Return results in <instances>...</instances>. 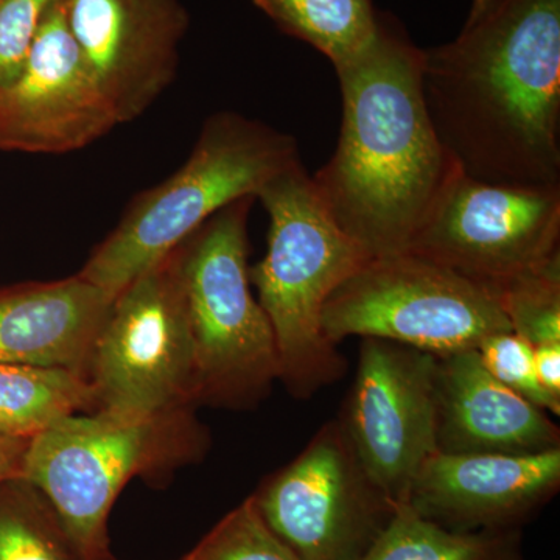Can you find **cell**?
Here are the masks:
<instances>
[{
	"instance_id": "6da1fadb",
	"label": "cell",
	"mask_w": 560,
	"mask_h": 560,
	"mask_svg": "<svg viewBox=\"0 0 560 560\" xmlns=\"http://www.w3.org/2000/svg\"><path fill=\"white\" fill-rule=\"evenodd\" d=\"M422 95L464 175L560 187V0H504L453 43L422 50Z\"/></svg>"
},
{
	"instance_id": "7a4b0ae2",
	"label": "cell",
	"mask_w": 560,
	"mask_h": 560,
	"mask_svg": "<svg viewBox=\"0 0 560 560\" xmlns=\"http://www.w3.org/2000/svg\"><path fill=\"white\" fill-rule=\"evenodd\" d=\"M342 120L337 150L313 186L368 259L407 253L458 175L427 113L422 49L381 13L377 33L335 68Z\"/></svg>"
},
{
	"instance_id": "3957f363",
	"label": "cell",
	"mask_w": 560,
	"mask_h": 560,
	"mask_svg": "<svg viewBox=\"0 0 560 560\" xmlns=\"http://www.w3.org/2000/svg\"><path fill=\"white\" fill-rule=\"evenodd\" d=\"M257 200L270 215V234L249 280L275 334L279 381L296 399H311L348 370L320 318L330 294L368 257L323 205L301 160L268 180Z\"/></svg>"
},
{
	"instance_id": "277c9868",
	"label": "cell",
	"mask_w": 560,
	"mask_h": 560,
	"mask_svg": "<svg viewBox=\"0 0 560 560\" xmlns=\"http://www.w3.org/2000/svg\"><path fill=\"white\" fill-rule=\"evenodd\" d=\"M296 161L293 136L232 110L213 114L186 164L131 201L80 278L116 296L219 210L242 198L257 200L261 187Z\"/></svg>"
},
{
	"instance_id": "5b68a950",
	"label": "cell",
	"mask_w": 560,
	"mask_h": 560,
	"mask_svg": "<svg viewBox=\"0 0 560 560\" xmlns=\"http://www.w3.org/2000/svg\"><path fill=\"white\" fill-rule=\"evenodd\" d=\"M205 448L189 410L161 416L81 412L32 436L18 480L47 501L81 560L108 555L106 525L136 475L165 469Z\"/></svg>"
},
{
	"instance_id": "8992f818",
	"label": "cell",
	"mask_w": 560,
	"mask_h": 560,
	"mask_svg": "<svg viewBox=\"0 0 560 560\" xmlns=\"http://www.w3.org/2000/svg\"><path fill=\"white\" fill-rule=\"evenodd\" d=\"M256 198L219 210L179 245L198 368V401L249 408L279 381L270 320L250 291L248 215Z\"/></svg>"
},
{
	"instance_id": "52a82bcc",
	"label": "cell",
	"mask_w": 560,
	"mask_h": 560,
	"mask_svg": "<svg viewBox=\"0 0 560 560\" xmlns=\"http://www.w3.org/2000/svg\"><path fill=\"white\" fill-rule=\"evenodd\" d=\"M320 324L335 346L377 338L436 357L512 330L493 291L408 250L364 261L330 294Z\"/></svg>"
},
{
	"instance_id": "ba28073f",
	"label": "cell",
	"mask_w": 560,
	"mask_h": 560,
	"mask_svg": "<svg viewBox=\"0 0 560 560\" xmlns=\"http://www.w3.org/2000/svg\"><path fill=\"white\" fill-rule=\"evenodd\" d=\"M88 377L98 410L150 418L189 410L198 400L179 246L116 294L92 349Z\"/></svg>"
},
{
	"instance_id": "9c48e42d",
	"label": "cell",
	"mask_w": 560,
	"mask_h": 560,
	"mask_svg": "<svg viewBox=\"0 0 560 560\" xmlns=\"http://www.w3.org/2000/svg\"><path fill=\"white\" fill-rule=\"evenodd\" d=\"M298 560H361L397 504L372 480L340 420L324 423L253 495Z\"/></svg>"
},
{
	"instance_id": "30bf717a",
	"label": "cell",
	"mask_w": 560,
	"mask_h": 560,
	"mask_svg": "<svg viewBox=\"0 0 560 560\" xmlns=\"http://www.w3.org/2000/svg\"><path fill=\"white\" fill-rule=\"evenodd\" d=\"M560 187L500 186L459 172L408 253L495 293L559 259Z\"/></svg>"
},
{
	"instance_id": "8fae6325",
	"label": "cell",
	"mask_w": 560,
	"mask_h": 560,
	"mask_svg": "<svg viewBox=\"0 0 560 560\" xmlns=\"http://www.w3.org/2000/svg\"><path fill=\"white\" fill-rule=\"evenodd\" d=\"M359 368L342 429L368 475L396 504L438 452V357L397 342L361 338Z\"/></svg>"
},
{
	"instance_id": "7c38bea8",
	"label": "cell",
	"mask_w": 560,
	"mask_h": 560,
	"mask_svg": "<svg viewBox=\"0 0 560 560\" xmlns=\"http://www.w3.org/2000/svg\"><path fill=\"white\" fill-rule=\"evenodd\" d=\"M117 125L69 31L65 0H57L40 21L21 72L0 88V149L69 153Z\"/></svg>"
},
{
	"instance_id": "4fadbf2b",
	"label": "cell",
	"mask_w": 560,
	"mask_h": 560,
	"mask_svg": "<svg viewBox=\"0 0 560 560\" xmlns=\"http://www.w3.org/2000/svg\"><path fill=\"white\" fill-rule=\"evenodd\" d=\"M65 13L119 125L138 119L175 79L187 28L179 0H65Z\"/></svg>"
},
{
	"instance_id": "5bb4252c",
	"label": "cell",
	"mask_w": 560,
	"mask_h": 560,
	"mask_svg": "<svg viewBox=\"0 0 560 560\" xmlns=\"http://www.w3.org/2000/svg\"><path fill=\"white\" fill-rule=\"evenodd\" d=\"M559 488L560 448L533 455L436 452L420 467L405 503L453 530H515Z\"/></svg>"
},
{
	"instance_id": "9a60e30c",
	"label": "cell",
	"mask_w": 560,
	"mask_h": 560,
	"mask_svg": "<svg viewBox=\"0 0 560 560\" xmlns=\"http://www.w3.org/2000/svg\"><path fill=\"white\" fill-rule=\"evenodd\" d=\"M436 405L438 452L533 455L560 448L559 427L547 411L493 378L477 349L438 357Z\"/></svg>"
},
{
	"instance_id": "2e32d148",
	"label": "cell",
	"mask_w": 560,
	"mask_h": 560,
	"mask_svg": "<svg viewBox=\"0 0 560 560\" xmlns=\"http://www.w3.org/2000/svg\"><path fill=\"white\" fill-rule=\"evenodd\" d=\"M114 298L79 275L0 291V363L88 374Z\"/></svg>"
},
{
	"instance_id": "e0dca14e",
	"label": "cell",
	"mask_w": 560,
	"mask_h": 560,
	"mask_svg": "<svg viewBox=\"0 0 560 560\" xmlns=\"http://www.w3.org/2000/svg\"><path fill=\"white\" fill-rule=\"evenodd\" d=\"M98 410L88 374L66 368L0 363V429L31 440L69 416Z\"/></svg>"
},
{
	"instance_id": "ac0fdd59",
	"label": "cell",
	"mask_w": 560,
	"mask_h": 560,
	"mask_svg": "<svg viewBox=\"0 0 560 560\" xmlns=\"http://www.w3.org/2000/svg\"><path fill=\"white\" fill-rule=\"evenodd\" d=\"M361 560H523L522 533L453 530L400 503Z\"/></svg>"
},
{
	"instance_id": "d6986e66",
	"label": "cell",
	"mask_w": 560,
	"mask_h": 560,
	"mask_svg": "<svg viewBox=\"0 0 560 560\" xmlns=\"http://www.w3.org/2000/svg\"><path fill=\"white\" fill-rule=\"evenodd\" d=\"M276 25L311 44L334 68L360 54L374 38L381 13L372 0H253Z\"/></svg>"
},
{
	"instance_id": "ffe728a7",
	"label": "cell",
	"mask_w": 560,
	"mask_h": 560,
	"mask_svg": "<svg viewBox=\"0 0 560 560\" xmlns=\"http://www.w3.org/2000/svg\"><path fill=\"white\" fill-rule=\"evenodd\" d=\"M0 560L81 558L47 501L31 488V495L0 493Z\"/></svg>"
},
{
	"instance_id": "44dd1931",
	"label": "cell",
	"mask_w": 560,
	"mask_h": 560,
	"mask_svg": "<svg viewBox=\"0 0 560 560\" xmlns=\"http://www.w3.org/2000/svg\"><path fill=\"white\" fill-rule=\"evenodd\" d=\"M512 331L534 349L560 346V257L495 291Z\"/></svg>"
},
{
	"instance_id": "7402d4cb",
	"label": "cell",
	"mask_w": 560,
	"mask_h": 560,
	"mask_svg": "<svg viewBox=\"0 0 560 560\" xmlns=\"http://www.w3.org/2000/svg\"><path fill=\"white\" fill-rule=\"evenodd\" d=\"M180 560H298L261 517L253 497L217 523Z\"/></svg>"
},
{
	"instance_id": "603a6c76",
	"label": "cell",
	"mask_w": 560,
	"mask_h": 560,
	"mask_svg": "<svg viewBox=\"0 0 560 560\" xmlns=\"http://www.w3.org/2000/svg\"><path fill=\"white\" fill-rule=\"evenodd\" d=\"M477 350L493 378L540 410L559 415L560 405L545 394L537 381L536 355L525 338L512 330L499 331L486 338Z\"/></svg>"
},
{
	"instance_id": "cb8c5ba5",
	"label": "cell",
	"mask_w": 560,
	"mask_h": 560,
	"mask_svg": "<svg viewBox=\"0 0 560 560\" xmlns=\"http://www.w3.org/2000/svg\"><path fill=\"white\" fill-rule=\"evenodd\" d=\"M57 0H0V88L16 79L40 21Z\"/></svg>"
},
{
	"instance_id": "d4e9b609",
	"label": "cell",
	"mask_w": 560,
	"mask_h": 560,
	"mask_svg": "<svg viewBox=\"0 0 560 560\" xmlns=\"http://www.w3.org/2000/svg\"><path fill=\"white\" fill-rule=\"evenodd\" d=\"M537 381L555 404L560 405V346L534 349Z\"/></svg>"
},
{
	"instance_id": "484cf974",
	"label": "cell",
	"mask_w": 560,
	"mask_h": 560,
	"mask_svg": "<svg viewBox=\"0 0 560 560\" xmlns=\"http://www.w3.org/2000/svg\"><path fill=\"white\" fill-rule=\"evenodd\" d=\"M27 442L25 438H0V486L20 477L22 456Z\"/></svg>"
},
{
	"instance_id": "4316f807",
	"label": "cell",
	"mask_w": 560,
	"mask_h": 560,
	"mask_svg": "<svg viewBox=\"0 0 560 560\" xmlns=\"http://www.w3.org/2000/svg\"><path fill=\"white\" fill-rule=\"evenodd\" d=\"M503 2L504 0H474V2H471L469 18H467L464 27H470V25L478 24V22L486 20L493 11L499 10V7Z\"/></svg>"
},
{
	"instance_id": "83f0119b",
	"label": "cell",
	"mask_w": 560,
	"mask_h": 560,
	"mask_svg": "<svg viewBox=\"0 0 560 560\" xmlns=\"http://www.w3.org/2000/svg\"><path fill=\"white\" fill-rule=\"evenodd\" d=\"M101 560H116V559H114L113 556H110L108 552V555L103 556V558Z\"/></svg>"
},
{
	"instance_id": "f1b7e54d",
	"label": "cell",
	"mask_w": 560,
	"mask_h": 560,
	"mask_svg": "<svg viewBox=\"0 0 560 560\" xmlns=\"http://www.w3.org/2000/svg\"><path fill=\"white\" fill-rule=\"evenodd\" d=\"M3 436H9V434H7L5 431L0 429V438H3ZM11 438H13V436H11Z\"/></svg>"
}]
</instances>
